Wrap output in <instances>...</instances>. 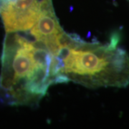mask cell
<instances>
[{"label":"cell","instance_id":"6da1fadb","mask_svg":"<svg viewBox=\"0 0 129 129\" xmlns=\"http://www.w3.org/2000/svg\"><path fill=\"white\" fill-rule=\"evenodd\" d=\"M1 63L0 98L10 106H36L51 85L64 83L55 56L20 32H7Z\"/></svg>","mask_w":129,"mask_h":129},{"label":"cell","instance_id":"7a4b0ae2","mask_svg":"<svg viewBox=\"0 0 129 129\" xmlns=\"http://www.w3.org/2000/svg\"><path fill=\"white\" fill-rule=\"evenodd\" d=\"M119 42L117 32L106 44L68 34L56 56L64 83L72 81L89 88L127 87L129 54L118 46Z\"/></svg>","mask_w":129,"mask_h":129},{"label":"cell","instance_id":"3957f363","mask_svg":"<svg viewBox=\"0 0 129 129\" xmlns=\"http://www.w3.org/2000/svg\"><path fill=\"white\" fill-rule=\"evenodd\" d=\"M52 0H12L0 8L6 32H29L42 12L52 6Z\"/></svg>","mask_w":129,"mask_h":129},{"label":"cell","instance_id":"277c9868","mask_svg":"<svg viewBox=\"0 0 129 129\" xmlns=\"http://www.w3.org/2000/svg\"><path fill=\"white\" fill-rule=\"evenodd\" d=\"M29 32L34 40L57 56L62 49L68 34L60 25L53 5L44 9Z\"/></svg>","mask_w":129,"mask_h":129},{"label":"cell","instance_id":"5b68a950","mask_svg":"<svg viewBox=\"0 0 129 129\" xmlns=\"http://www.w3.org/2000/svg\"><path fill=\"white\" fill-rule=\"evenodd\" d=\"M11 1H12V0H0V8H1L3 5H5V4L8 3V2H11Z\"/></svg>","mask_w":129,"mask_h":129}]
</instances>
